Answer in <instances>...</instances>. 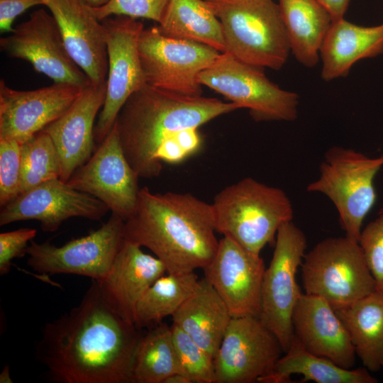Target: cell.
Here are the masks:
<instances>
[{
  "instance_id": "obj_14",
  "label": "cell",
  "mask_w": 383,
  "mask_h": 383,
  "mask_svg": "<svg viewBox=\"0 0 383 383\" xmlns=\"http://www.w3.org/2000/svg\"><path fill=\"white\" fill-rule=\"evenodd\" d=\"M0 47L9 56L28 61L55 83L80 87L91 84L67 52L57 21L44 9L34 11L10 35L1 38Z\"/></svg>"
},
{
  "instance_id": "obj_32",
  "label": "cell",
  "mask_w": 383,
  "mask_h": 383,
  "mask_svg": "<svg viewBox=\"0 0 383 383\" xmlns=\"http://www.w3.org/2000/svg\"><path fill=\"white\" fill-rule=\"evenodd\" d=\"M171 330L182 372L192 383H214L213 357L178 326Z\"/></svg>"
},
{
  "instance_id": "obj_43",
  "label": "cell",
  "mask_w": 383,
  "mask_h": 383,
  "mask_svg": "<svg viewBox=\"0 0 383 383\" xmlns=\"http://www.w3.org/2000/svg\"><path fill=\"white\" fill-rule=\"evenodd\" d=\"M382 369L383 370V366H382Z\"/></svg>"
},
{
  "instance_id": "obj_18",
  "label": "cell",
  "mask_w": 383,
  "mask_h": 383,
  "mask_svg": "<svg viewBox=\"0 0 383 383\" xmlns=\"http://www.w3.org/2000/svg\"><path fill=\"white\" fill-rule=\"evenodd\" d=\"M84 88L54 83L35 90L18 91L1 79L0 140L26 142L60 118Z\"/></svg>"
},
{
  "instance_id": "obj_8",
  "label": "cell",
  "mask_w": 383,
  "mask_h": 383,
  "mask_svg": "<svg viewBox=\"0 0 383 383\" xmlns=\"http://www.w3.org/2000/svg\"><path fill=\"white\" fill-rule=\"evenodd\" d=\"M201 85L220 93L238 109H249L255 121H292L297 117L299 96L272 82L262 68L244 63L228 52L199 74Z\"/></svg>"
},
{
  "instance_id": "obj_24",
  "label": "cell",
  "mask_w": 383,
  "mask_h": 383,
  "mask_svg": "<svg viewBox=\"0 0 383 383\" xmlns=\"http://www.w3.org/2000/svg\"><path fill=\"white\" fill-rule=\"evenodd\" d=\"M172 318V323L214 357L232 316L224 301L204 277Z\"/></svg>"
},
{
  "instance_id": "obj_6",
  "label": "cell",
  "mask_w": 383,
  "mask_h": 383,
  "mask_svg": "<svg viewBox=\"0 0 383 383\" xmlns=\"http://www.w3.org/2000/svg\"><path fill=\"white\" fill-rule=\"evenodd\" d=\"M383 167V155L371 157L350 148L333 146L326 151L320 175L308 184L334 204L345 235L358 241L363 221L376 201L375 176Z\"/></svg>"
},
{
  "instance_id": "obj_21",
  "label": "cell",
  "mask_w": 383,
  "mask_h": 383,
  "mask_svg": "<svg viewBox=\"0 0 383 383\" xmlns=\"http://www.w3.org/2000/svg\"><path fill=\"white\" fill-rule=\"evenodd\" d=\"M294 336L310 353L352 369L355 351L334 309L322 297L302 294L292 313Z\"/></svg>"
},
{
  "instance_id": "obj_13",
  "label": "cell",
  "mask_w": 383,
  "mask_h": 383,
  "mask_svg": "<svg viewBox=\"0 0 383 383\" xmlns=\"http://www.w3.org/2000/svg\"><path fill=\"white\" fill-rule=\"evenodd\" d=\"M282 352L259 317L232 318L213 357L214 383L259 382Z\"/></svg>"
},
{
  "instance_id": "obj_27",
  "label": "cell",
  "mask_w": 383,
  "mask_h": 383,
  "mask_svg": "<svg viewBox=\"0 0 383 383\" xmlns=\"http://www.w3.org/2000/svg\"><path fill=\"white\" fill-rule=\"evenodd\" d=\"M345 326L355 354L368 370L383 366V292L375 290L335 310Z\"/></svg>"
},
{
  "instance_id": "obj_4",
  "label": "cell",
  "mask_w": 383,
  "mask_h": 383,
  "mask_svg": "<svg viewBox=\"0 0 383 383\" xmlns=\"http://www.w3.org/2000/svg\"><path fill=\"white\" fill-rule=\"evenodd\" d=\"M211 206L216 232L256 255L274 241L279 228L292 221L294 214L283 190L251 177L224 188Z\"/></svg>"
},
{
  "instance_id": "obj_33",
  "label": "cell",
  "mask_w": 383,
  "mask_h": 383,
  "mask_svg": "<svg viewBox=\"0 0 383 383\" xmlns=\"http://www.w3.org/2000/svg\"><path fill=\"white\" fill-rule=\"evenodd\" d=\"M21 143L14 140H0V205L4 206L21 192Z\"/></svg>"
},
{
  "instance_id": "obj_20",
  "label": "cell",
  "mask_w": 383,
  "mask_h": 383,
  "mask_svg": "<svg viewBox=\"0 0 383 383\" xmlns=\"http://www.w3.org/2000/svg\"><path fill=\"white\" fill-rule=\"evenodd\" d=\"M106 83L84 87L70 108L43 130L55 146L61 166L60 179L65 182L96 150L94 120L104 103Z\"/></svg>"
},
{
  "instance_id": "obj_25",
  "label": "cell",
  "mask_w": 383,
  "mask_h": 383,
  "mask_svg": "<svg viewBox=\"0 0 383 383\" xmlns=\"http://www.w3.org/2000/svg\"><path fill=\"white\" fill-rule=\"evenodd\" d=\"M278 4L291 52L304 66L314 67L333 21L331 13L318 0H279Z\"/></svg>"
},
{
  "instance_id": "obj_16",
  "label": "cell",
  "mask_w": 383,
  "mask_h": 383,
  "mask_svg": "<svg viewBox=\"0 0 383 383\" xmlns=\"http://www.w3.org/2000/svg\"><path fill=\"white\" fill-rule=\"evenodd\" d=\"M1 208V226L35 220L45 232L56 231L62 222L72 217L99 221L110 211L101 200L72 188L60 178L18 194Z\"/></svg>"
},
{
  "instance_id": "obj_29",
  "label": "cell",
  "mask_w": 383,
  "mask_h": 383,
  "mask_svg": "<svg viewBox=\"0 0 383 383\" xmlns=\"http://www.w3.org/2000/svg\"><path fill=\"white\" fill-rule=\"evenodd\" d=\"M199 280L195 271L168 273L158 278L137 303L134 325L140 330L150 328L172 316L195 291Z\"/></svg>"
},
{
  "instance_id": "obj_38",
  "label": "cell",
  "mask_w": 383,
  "mask_h": 383,
  "mask_svg": "<svg viewBox=\"0 0 383 383\" xmlns=\"http://www.w3.org/2000/svg\"><path fill=\"white\" fill-rule=\"evenodd\" d=\"M331 13L333 21L344 18L350 0H318Z\"/></svg>"
},
{
  "instance_id": "obj_39",
  "label": "cell",
  "mask_w": 383,
  "mask_h": 383,
  "mask_svg": "<svg viewBox=\"0 0 383 383\" xmlns=\"http://www.w3.org/2000/svg\"><path fill=\"white\" fill-rule=\"evenodd\" d=\"M163 383H192V382L186 374L179 372L167 377Z\"/></svg>"
},
{
  "instance_id": "obj_11",
  "label": "cell",
  "mask_w": 383,
  "mask_h": 383,
  "mask_svg": "<svg viewBox=\"0 0 383 383\" xmlns=\"http://www.w3.org/2000/svg\"><path fill=\"white\" fill-rule=\"evenodd\" d=\"M124 221L111 213L99 229L60 247L32 240L26 249L27 264L41 274H72L99 281L109 271L124 241Z\"/></svg>"
},
{
  "instance_id": "obj_30",
  "label": "cell",
  "mask_w": 383,
  "mask_h": 383,
  "mask_svg": "<svg viewBox=\"0 0 383 383\" xmlns=\"http://www.w3.org/2000/svg\"><path fill=\"white\" fill-rule=\"evenodd\" d=\"M182 372L171 326L161 323L149 328L136 348L131 383H163L175 372Z\"/></svg>"
},
{
  "instance_id": "obj_40",
  "label": "cell",
  "mask_w": 383,
  "mask_h": 383,
  "mask_svg": "<svg viewBox=\"0 0 383 383\" xmlns=\"http://www.w3.org/2000/svg\"><path fill=\"white\" fill-rule=\"evenodd\" d=\"M9 366L6 365L0 374V382L1 383H11L13 382L10 377Z\"/></svg>"
},
{
  "instance_id": "obj_5",
  "label": "cell",
  "mask_w": 383,
  "mask_h": 383,
  "mask_svg": "<svg viewBox=\"0 0 383 383\" xmlns=\"http://www.w3.org/2000/svg\"><path fill=\"white\" fill-rule=\"evenodd\" d=\"M221 22L226 52L252 65L274 70L291 52L278 4L273 0H204Z\"/></svg>"
},
{
  "instance_id": "obj_28",
  "label": "cell",
  "mask_w": 383,
  "mask_h": 383,
  "mask_svg": "<svg viewBox=\"0 0 383 383\" xmlns=\"http://www.w3.org/2000/svg\"><path fill=\"white\" fill-rule=\"evenodd\" d=\"M157 27L165 35L226 52L221 22L204 0H170Z\"/></svg>"
},
{
  "instance_id": "obj_31",
  "label": "cell",
  "mask_w": 383,
  "mask_h": 383,
  "mask_svg": "<svg viewBox=\"0 0 383 383\" xmlns=\"http://www.w3.org/2000/svg\"><path fill=\"white\" fill-rule=\"evenodd\" d=\"M22 176L20 194L46 181L60 178V161L50 135L42 131L21 145Z\"/></svg>"
},
{
  "instance_id": "obj_7",
  "label": "cell",
  "mask_w": 383,
  "mask_h": 383,
  "mask_svg": "<svg viewBox=\"0 0 383 383\" xmlns=\"http://www.w3.org/2000/svg\"><path fill=\"white\" fill-rule=\"evenodd\" d=\"M301 267L305 294L323 298L334 310L376 290L358 241L346 235L317 243L305 253Z\"/></svg>"
},
{
  "instance_id": "obj_10",
  "label": "cell",
  "mask_w": 383,
  "mask_h": 383,
  "mask_svg": "<svg viewBox=\"0 0 383 383\" xmlns=\"http://www.w3.org/2000/svg\"><path fill=\"white\" fill-rule=\"evenodd\" d=\"M138 52L148 85L191 96H202L199 74L221 53L204 44L165 35L157 26L143 30Z\"/></svg>"
},
{
  "instance_id": "obj_37",
  "label": "cell",
  "mask_w": 383,
  "mask_h": 383,
  "mask_svg": "<svg viewBox=\"0 0 383 383\" xmlns=\"http://www.w3.org/2000/svg\"><path fill=\"white\" fill-rule=\"evenodd\" d=\"M43 5V0H0V30L12 33L13 22L28 9Z\"/></svg>"
},
{
  "instance_id": "obj_3",
  "label": "cell",
  "mask_w": 383,
  "mask_h": 383,
  "mask_svg": "<svg viewBox=\"0 0 383 383\" xmlns=\"http://www.w3.org/2000/svg\"><path fill=\"white\" fill-rule=\"evenodd\" d=\"M238 109L232 102L167 91L148 84L134 92L115 123L128 162L140 177L158 176L164 147L184 130Z\"/></svg>"
},
{
  "instance_id": "obj_36",
  "label": "cell",
  "mask_w": 383,
  "mask_h": 383,
  "mask_svg": "<svg viewBox=\"0 0 383 383\" xmlns=\"http://www.w3.org/2000/svg\"><path fill=\"white\" fill-rule=\"evenodd\" d=\"M35 228H21L0 234V274H8L13 258L26 255L28 243L36 235Z\"/></svg>"
},
{
  "instance_id": "obj_35",
  "label": "cell",
  "mask_w": 383,
  "mask_h": 383,
  "mask_svg": "<svg viewBox=\"0 0 383 383\" xmlns=\"http://www.w3.org/2000/svg\"><path fill=\"white\" fill-rule=\"evenodd\" d=\"M170 0H109L100 7L92 9L101 21L111 16H126L147 18L160 22Z\"/></svg>"
},
{
  "instance_id": "obj_26",
  "label": "cell",
  "mask_w": 383,
  "mask_h": 383,
  "mask_svg": "<svg viewBox=\"0 0 383 383\" xmlns=\"http://www.w3.org/2000/svg\"><path fill=\"white\" fill-rule=\"evenodd\" d=\"M260 383L291 382L292 374L303 376L301 382L317 383H377L367 368L346 369L331 360L308 351L294 336L288 350Z\"/></svg>"
},
{
  "instance_id": "obj_2",
  "label": "cell",
  "mask_w": 383,
  "mask_h": 383,
  "mask_svg": "<svg viewBox=\"0 0 383 383\" xmlns=\"http://www.w3.org/2000/svg\"><path fill=\"white\" fill-rule=\"evenodd\" d=\"M213 211L186 193L154 194L140 189L133 213L124 221V239L151 250L167 273L204 269L218 245Z\"/></svg>"
},
{
  "instance_id": "obj_1",
  "label": "cell",
  "mask_w": 383,
  "mask_h": 383,
  "mask_svg": "<svg viewBox=\"0 0 383 383\" xmlns=\"http://www.w3.org/2000/svg\"><path fill=\"white\" fill-rule=\"evenodd\" d=\"M140 329L105 302L92 279L77 306L46 323L35 357L60 383H131Z\"/></svg>"
},
{
  "instance_id": "obj_12",
  "label": "cell",
  "mask_w": 383,
  "mask_h": 383,
  "mask_svg": "<svg viewBox=\"0 0 383 383\" xmlns=\"http://www.w3.org/2000/svg\"><path fill=\"white\" fill-rule=\"evenodd\" d=\"M137 19L115 16L101 21L106 33L108 74L104 103L94 129V140L99 144L112 129L128 99L147 84L138 52L144 26Z\"/></svg>"
},
{
  "instance_id": "obj_41",
  "label": "cell",
  "mask_w": 383,
  "mask_h": 383,
  "mask_svg": "<svg viewBox=\"0 0 383 383\" xmlns=\"http://www.w3.org/2000/svg\"><path fill=\"white\" fill-rule=\"evenodd\" d=\"M92 7H100L107 4L109 0H84Z\"/></svg>"
},
{
  "instance_id": "obj_42",
  "label": "cell",
  "mask_w": 383,
  "mask_h": 383,
  "mask_svg": "<svg viewBox=\"0 0 383 383\" xmlns=\"http://www.w3.org/2000/svg\"><path fill=\"white\" fill-rule=\"evenodd\" d=\"M379 211H383V208Z\"/></svg>"
},
{
  "instance_id": "obj_22",
  "label": "cell",
  "mask_w": 383,
  "mask_h": 383,
  "mask_svg": "<svg viewBox=\"0 0 383 383\" xmlns=\"http://www.w3.org/2000/svg\"><path fill=\"white\" fill-rule=\"evenodd\" d=\"M141 248L124 239L106 275L96 280L108 306L133 324L139 299L167 272L165 265L157 257L144 252Z\"/></svg>"
},
{
  "instance_id": "obj_9",
  "label": "cell",
  "mask_w": 383,
  "mask_h": 383,
  "mask_svg": "<svg viewBox=\"0 0 383 383\" xmlns=\"http://www.w3.org/2000/svg\"><path fill=\"white\" fill-rule=\"evenodd\" d=\"M306 245L304 233L292 221L284 223L277 233L273 255L263 275L259 318L277 337L283 353L294 336L292 313L302 294L296 274Z\"/></svg>"
},
{
  "instance_id": "obj_19",
  "label": "cell",
  "mask_w": 383,
  "mask_h": 383,
  "mask_svg": "<svg viewBox=\"0 0 383 383\" xmlns=\"http://www.w3.org/2000/svg\"><path fill=\"white\" fill-rule=\"evenodd\" d=\"M57 23L67 52L91 84L106 82L104 27L84 0H43Z\"/></svg>"
},
{
  "instance_id": "obj_15",
  "label": "cell",
  "mask_w": 383,
  "mask_h": 383,
  "mask_svg": "<svg viewBox=\"0 0 383 383\" xmlns=\"http://www.w3.org/2000/svg\"><path fill=\"white\" fill-rule=\"evenodd\" d=\"M139 177L126 157L114 123L90 159L74 172L67 183L101 200L111 213L125 221L137 204Z\"/></svg>"
},
{
  "instance_id": "obj_23",
  "label": "cell",
  "mask_w": 383,
  "mask_h": 383,
  "mask_svg": "<svg viewBox=\"0 0 383 383\" xmlns=\"http://www.w3.org/2000/svg\"><path fill=\"white\" fill-rule=\"evenodd\" d=\"M383 53V23L365 27L340 18L332 21L320 50L321 77L329 82L348 74L357 61Z\"/></svg>"
},
{
  "instance_id": "obj_17",
  "label": "cell",
  "mask_w": 383,
  "mask_h": 383,
  "mask_svg": "<svg viewBox=\"0 0 383 383\" xmlns=\"http://www.w3.org/2000/svg\"><path fill=\"white\" fill-rule=\"evenodd\" d=\"M265 269L260 255L223 236L212 260L203 270L204 279L224 301L232 318H236L259 317Z\"/></svg>"
},
{
  "instance_id": "obj_34",
  "label": "cell",
  "mask_w": 383,
  "mask_h": 383,
  "mask_svg": "<svg viewBox=\"0 0 383 383\" xmlns=\"http://www.w3.org/2000/svg\"><path fill=\"white\" fill-rule=\"evenodd\" d=\"M358 243L374 279L376 290L383 292V211L362 229Z\"/></svg>"
}]
</instances>
